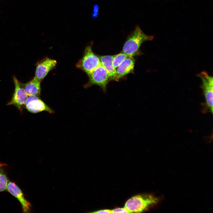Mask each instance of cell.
<instances>
[{
	"mask_svg": "<svg viewBox=\"0 0 213 213\" xmlns=\"http://www.w3.org/2000/svg\"><path fill=\"white\" fill-rule=\"evenodd\" d=\"M57 63L55 60L48 58L39 62L36 67L34 78L41 81L55 67Z\"/></svg>",
	"mask_w": 213,
	"mask_h": 213,
	"instance_id": "cell-9",
	"label": "cell"
},
{
	"mask_svg": "<svg viewBox=\"0 0 213 213\" xmlns=\"http://www.w3.org/2000/svg\"><path fill=\"white\" fill-rule=\"evenodd\" d=\"M101 63L99 57L93 52L91 46H89L86 48L83 57L78 62L77 67L88 75Z\"/></svg>",
	"mask_w": 213,
	"mask_h": 213,
	"instance_id": "cell-4",
	"label": "cell"
},
{
	"mask_svg": "<svg viewBox=\"0 0 213 213\" xmlns=\"http://www.w3.org/2000/svg\"><path fill=\"white\" fill-rule=\"evenodd\" d=\"M13 79L15 85V89L11 101L8 103V105H13L20 111H22L25 106L28 95L22 83L14 76Z\"/></svg>",
	"mask_w": 213,
	"mask_h": 213,
	"instance_id": "cell-6",
	"label": "cell"
},
{
	"mask_svg": "<svg viewBox=\"0 0 213 213\" xmlns=\"http://www.w3.org/2000/svg\"><path fill=\"white\" fill-rule=\"evenodd\" d=\"M158 201V199L151 195H138L128 200L125 207L130 213L141 212L156 204Z\"/></svg>",
	"mask_w": 213,
	"mask_h": 213,
	"instance_id": "cell-2",
	"label": "cell"
},
{
	"mask_svg": "<svg viewBox=\"0 0 213 213\" xmlns=\"http://www.w3.org/2000/svg\"><path fill=\"white\" fill-rule=\"evenodd\" d=\"M6 164L0 162V192L7 190L8 182Z\"/></svg>",
	"mask_w": 213,
	"mask_h": 213,
	"instance_id": "cell-13",
	"label": "cell"
},
{
	"mask_svg": "<svg viewBox=\"0 0 213 213\" xmlns=\"http://www.w3.org/2000/svg\"><path fill=\"white\" fill-rule=\"evenodd\" d=\"M7 190L20 202L23 212H29L31 204L25 198L22 190L15 182L9 180Z\"/></svg>",
	"mask_w": 213,
	"mask_h": 213,
	"instance_id": "cell-8",
	"label": "cell"
},
{
	"mask_svg": "<svg viewBox=\"0 0 213 213\" xmlns=\"http://www.w3.org/2000/svg\"><path fill=\"white\" fill-rule=\"evenodd\" d=\"M25 106L29 112L33 113H36L43 111L51 114L54 113L52 109L37 96H29L28 97Z\"/></svg>",
	"mask_w": 213,
	"mask_h": 213,
	"instance_id": "cell-7",
	"label": "cell"
},
{
	"mask_svg": "<svg viewBox=\"0 0 213 213\" xmlns=\"http://www.w3.org/2000/svg\"><path fill=\"white\" fill-rule=\"evenodd\" d=\"M93 213H111V210L109 209H103L96 211L94 212H92Z\"/></svg>",
	"mask_w": 213,
	"mask_h": 213,
	"instance_id": "cell-17",
	"label": "cell"
},
{
	"mask_svg": "<svg viewBox=\"0 0 213 213\" xmlns=\"http://www.w3.org/2000/svg\"><path fill=\"white\" fill-rule=\"evenodd\" d=\"M130 56L123 52L113 55L112 63L113 66L115 69L125 59Z\"/></svg>",
	"mask_w": 213,
	"mask_h": 213,
	"instance_id": "cell-14",
	"label": "cell"
},
{
	"mask_svg": "<svg viewBox=\"0 0 213 213\" xmlns=\"http://www.w3.org/2000/svg\"><path fill=\"white\" fill-rule=\"evenodd\" d=\"M197 76L202 81L201 88L202 90L205 102L203 104L202 112L213 113V78L206 71L198 74Z\"/></svg>",
	"mask_w": 213,
	"mask_h": 213,
	"instance_id": "cell-3",
	"label": "cell"
},
{
	"mask_svg": "<svg viewBox=\"0 0 213 213\" xmlns=\"http://www.w3.org/2000/svg\"><path fill=\"white\" fill-rule=\"evenodd\" d=\"M113 55L100 56L101 62L106 70L109 80H116V72L112 63Z\"/></svg>",
	"mask_w": 213,
	"mask_h": 213,
	"instance_id": "cell-12",
	"label": "cell"
},
{
	"mask_svg": "<svg viewBox=\"0 0 213 213\" xmlns=\"http://www.w3.org/2000/svg\"><path fill=\"white\" fill-rule=\"evenodd\" d=\"M154 36L146 35L138 26H136L128 36L123 46L122 52L131 56L140 54L141 46L144 42L151 41Z\"/></svg>",
	"mask_w": 213,
	"mask_h": 213,
	"instance_id": "cell-1",
	"label": "cell"
},
{
	"mask_svg": "<svg viewBox=\"0 0 213 213\" xmlns=\"http://www.w3.org/2000/svg\"><path fill=\"white\" fill-rule=\"evenodd\" d=\"M135 59L133 56H130L125 59L115 68L116 80L129 73L133 72Z\"/></svg>",
	"mask_w": 213,
	"mask_h": 213,
	"instance_id": "cell-10",
	"label": "cell"
},
{
	"mask_svg": "<svg viewBox=\"0 0 213 213\" xmlns=\"http://www.w3.org/2000/svg\"><path fill=\"white\" fill-rule=\"evenodd\" d=\"M111 213H130L125 207L118 208L111 210Z\"/></svg>",
	"mask_w": 213,
	"mask_h": 213,
	"instance_id": "cell-15",
	"label": "cell"
},
{
	"mask_svg": "<svg viewBox=\"0 0 213 213\" xmlns=\"http://www.w3.org/2000/svg\"><path fill=\"white\" fill-rule=\"evenodd\" d=\"M40 82L34 78L27 83L22 84L28 96H39L41 91Z\"/></svg>",
	"mask_w": 213,
	"mask_h": 213,
	"instance_id": "cell-11",
	"label": "cell"
},
{
	"mask_svg": "<svg viewBox=\"0 0 213 213\" xmlns=\"http://www.w3.org/2000/svg\"><path fill=\"white\" fill-rule=\"evenodd\" d=\"M89 82L87 86L96 85L100 86L104 92L106 90L109 78L105 68L101 63L88 74Z\"/></svg>",
	"mask_w": 213,
	"mask_h": 213,
	"instance_id": "cell-5",
	"label": "cell"
},
{
	"mask_svg": "<svg viewBox=\"0 0 213 213\" xmlns=\"http://www.w3.org/2000/svg\"><path fill=\"white\" fill-rule=\"evenodd\" d=\"M99 7L97 4L94 5L93 12L92 14V17L96 18L98 16L99 14Z\"/></svg>",
	"mask_w": 213,
	"mask_h": 213,
	"instance_id": "cell-16",
	"label": "cell"
}]
</instances>
